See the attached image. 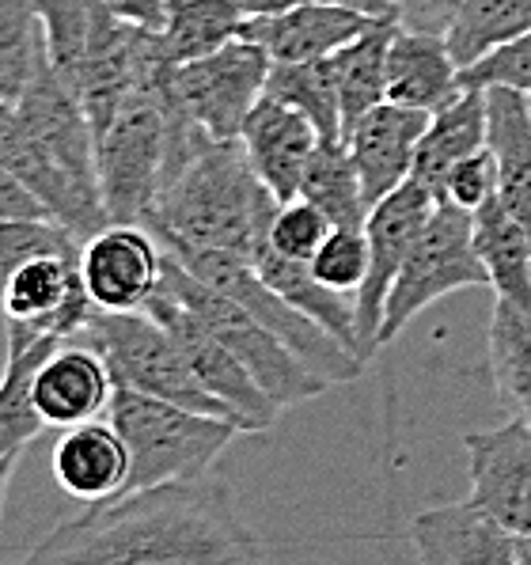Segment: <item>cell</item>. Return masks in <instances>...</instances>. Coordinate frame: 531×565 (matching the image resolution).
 <instances>
[{
  "label": "cell",
  "instance_id": "obj_4",
  "mask_svg": "<svg viewBox=\"0 0 531 565\" xmlns=\"http://www.w3.org/2000/svg\"><path fill=\"white\" fill-rule=\"evenodd\" d=\"M107 417L129 451L126 490L205 478L209 467L224 456V448L240 433L232 422L194 414L187 406L163 403V398L141 395L121 384H115Z\"/></svg>",
  "mask_w": 531,
  "mask_h": 565
},
{
  "label": "cell",
  "instance_id": "obj_39",
  "mask_svg": "<svg viewBox=\"0 0 531 565\" xmlns=\"http://www.w3.org/2000/svg\"><path fill=\"white\" fill-rule=\"evenodd\" d=\"M384 4L399 20V28L444 34V39H448L452 23H456V15L464 12L467 0H384Z\"/></svg>",
  "mask_w": 531,
  "mask_h": 565
},
{
  "label": "cell",
  "instance_id": "obj_17",
  "mask_svg": "<svg viewBox=\"0 0 531 565\" xmlns=\"http://www.w3.org/2000/svg\"><path fill=\"white\" fill-rule=\"evenodd\" d=\"M319 141H323L319 129L300 110L285 107V103L269 99V95L258 99V107L247 115L240 134L251 168H255L258 182L274 194L277 205L300 198L304 171H308Z\"/></svg>",
  "mask_w": 531,
  "mask_h": 565
},
{
  "label": "cell",
  "instance_id": "obj_2",
  "mask_svg": "<svg viewBox=\"0 0 531 565\" xmlns=\"http://www.w3.org/2000/svg\"><path fill=\"white\" fill-rule=\"evenodd\" d=\"M274 213V194L258 182L243 145L205 137L148 209L141 228L152 232L163 250L194 247L255 258Z\"/></svg>",
  "mask_w": 531,
  "mask_h": 565
},
{
  "label": "cell",
  "instance_id": "obj_6",
  "mask_svg": "<svg viewBox=\"0 0 531 565\" xmlns=\"http://www.w3.org/2000/svg\"><path fill=\"white\" fill-rule=\"evenodd\" d=\"M179 266H187L194 277H202L205 285H213L216 292L232 297L243 311L258 319L263 327L274 330L285 345L308 364L316 376H323L330 387L353 384L364 376V364L350 345L338 342L330 330H323L316 319H308L300 308H293L282 292H274L258 277V269L251 266V258L229 255V250H194V247H176L168 250Z\"/></svg>",
  "mask_w": 531,
  "mask_h": 565
},
{
  "label": "cell",
  "instance_id": "obj_5",
  "mask_svg": "<svg viewBox=\"0 0 531 565\" xmlns=\"http://www.w3.org/2000/svg\"><path fill=\"white\" fill-rule=\"evenodd\" d=\"M160 285L176 292V297L236 353L243 361V369L255 376V384L266 391V398L277 411H289V406H300V403H308V398L330 391L327 380L316 376L274 330L258 323L251 311H243L232 297H224L213 285H205L202 277H194L187 266H179L168 250H163Z\"/></svg>",
  "mask_w": 531,
  "mask_h": 565
},
{
  "label": "cell",
  "instance_id": "obj_25",
  "mask_svg": "<svg viewBox=\"0 0 531 565\" xmlns=\"http://www.w3.org/2000/svg\"><path fill=\"white\" fill-rule=\"evenodd\" d=\"M486 149V88H464L459 99L429 118L414 156V175L440 198L444 179L459 160Z\"/></svg>",
  "mask_w": 531,
  "mask_h": 565
},
{
  "label": "cell",
  "instance_id": "obj_9",
  "mask_svg": "<svg viewBox=\"0 0 531 565\" xmlns=\"http://www.w3.org/2000/svg\"><path fill=\"white\" fill-rule=\"evenodd\" d=\"M269 54L258 42L236 39L224 50L171 65L179 107L213 141H240L243 121L258 107L269 81Z\"/></svg>",
  "mask_w": 531,
  "mask_h": 565
},
{
  "label": "cell",
  "instance_id": "obj_16",
  "mask_svg": "<svg viewBox=\"0 0 531 565\" xmlns=\"http://www.w3.org/2000/svg\"><path fill=\"white\" fill-rule=\"evenodd\" d=\"M433 115L425 110L399 107V103H380L369 115H361L342 134L350 160L361 175L364 202H384L391 190H399L414 175V156L422 145V134Z\"/></svg>",
  "mask_w": 531,
  "mask_h": 565
},
{
  "label": "cell",
  "instance_id": "obj_24",
  "mask_svg": "<svg viewBox=\"0 0 531 565\" xmlns=\"http://www.w3.org/2000/svg\"><path fill=\"white\" fill-rule=\"evenodd\" d=\"M8 358L0 369V463L4 459H20V451L46 429L42 414L34 411L31 384L39 364L54 353L57 338H39L31 330L4 327Z\"/></svg>",
  "mask_w": 531,
  "mask_h": 565
},
{
  "label": "cell",
  "instance_id": "obj_20",
  "mask_svg": "<svg viewBox=\"0 0 531 565\" xmlns=\"http://www.w3.org/2000/svg\"><path fill=\"white\" fill-rule=\"evenodd\" d=\"M372 23H376L372 15L342 4H300L277 15H251L243 39L258 42L274 65H293V61L334 57Z\"/></svg>",
  "mask_w": 531,
  "mask_h": 565
},
{
  "label": "cell",
  "instance_id": "obj_27",
  "mask_svg": "<svg viewBox=\"0 0 531 565\" xmlns=\"http://www.w3.org/2000/svg\"><path fill=\"white\" fill-rule=\"evenodd\" d=\"M251 266L258 269V277L269 285L274 292H282L285 300L293 303V308H300L308 319H316L319 327L330 330V334L338 338L342 345H350L361 361L364 350H361V338H357V308H353V297H342V292L327 289V285H319L316 277H311V269L304 263H293V258H282L269 243L255 250V258H251Z\"/></svg>",
  "mask_w": 531,
  "mask_h": 565
},
{
  "label": "cell",
  "instance_id": "obj_11",
  "mask_svg": "<svg viewBox=\"0 0 531 565\" xmlns=\"http://www.w3.org/2000/svg\"><path fill=\"white\" fill-rule=\"evenodd\" d=\"M440 198L417 179H406L399 190H391L384 202L372 205L369 221H364V236H369V277H364L361 292L353 297L357 308V338H361L364 358L380 350V323H384L387 292L395 285L399 269L406 255L422 236L425 221L433 216Z\"/></svg>",
  "mask_w": 531,
  "mask_h": 565
},
{
  "label": "cell",
  "instance_id": "obj_21",
  "mask_svg": "<svg viewBox=\"0 0 531 565\" xmlns=\"http://www.w3.org/2000/svg\"><path fill=\"white\" fill-rule=\"evenodd\" d=\"M464 92V68L444 34L399 28L387 50V103L437 115Z\"/></svg>",
  "mask_w": 531,
  "mask_h": 565
},
{
  "label": "cell",
  "instance_id": "obj_7",
  "mask_svg": "<svg viewBox=\"0 0 531 565\" xmlns=\"http://www.w3.org/2000/svg\"><path fill=\"white\" fill-rule=\"evenodd\" d=\"M81 338L103 353L115 384L163 398V403L187 406L194 414L221 417V422H232L240 429L236 414L221 398L209 395L202 380L194 376V369L187 364V358H182L176 338L156 323L148 311H99L95 323Z\"/></svg>",
  "mask_w": 531,
  "mask_h": 565
},
{
  "label": "cell",
  "instance_id": "obj_23",
  "mask_svg": "<svg viewBox=\"0 0 531 565\" xmlns=\"http://www.w3.org/2000/svg\"><path fill=\"white\" fill-rule=\"evenodd\" d=\"M486 145L498 163V198L531 239V99L486 88Z\"/></svg>",
  "mask_w": 531,
  "mask_h": 565
},
{
  "label": "cell",
  "instance_id": "obj_22",
  "mask_svg": "<svg viewBox=\"0 0 531 565\" xmlns=\"http://www.w3.org/2000/svg\"><path fill=\"white\" fill-rule=\"evenodd\" d=\"M57 486L68 498L95 505V501L118 498L129 478V451L121 445L115 425L84 422L61 433L50 456Z\"/></svg>",
  "mask_w": 531,
  "mask_h": 565
},
{
  "label": "cell",
  "instance_id": "obj_43",
  "mask_svg": "<svg viewBox=\"0 0 531 565\" xmlns=\"http://www.w3.org/2000/svg\"><path fill=\"white\" fill-rule=\"evenodd\" d=\"M520 565H531V539H520Z\"/></svg>",
  "mask_w": 531,
  "mask_h": 565
},
{
  "label": "cell",
  "instance_id": "obj_30",
  "mask_svg": "<svg viewBox=\"0 0 531 565\" xmlns=\"http://www.w3.org/2000/svg\"><path fill=\"white\" fill-rule=\"evenodd\" d=\"M395 31V20H376L361 39H353L350 46H342L330 57L338 76V95H342L346 129L361 115H369L372 107L387 103V50Z\"/></svg>",
  "mask_w": 531,
  "mask_h": 565
},
{
  "label": "cell",
  "instance_id": "obj_3",
  "mask_svg": "<svg viewBox=\"0 0 531 565\" xmlns=\"http://www.w3.org/2000/svg\"><path fill=\"white\" fill-rule=\"evenodd\" d=\"M205 137L179 107L171 65H156L121 103L115 121L95 137L99 190L110 224H145L148 209Z\"/></svg>",
  "mask_w": 531,
  "mask_h": 565
},
{
  "label": "cell",
  "instance_id": "obj_44",
  "mask_svg": "<svg viewBox=\"0 0 531 565\" xmlns=\"http://www.w3.org/2000/svg\"><path fill=\"white\" fill-rule=\"evenodd\" d=\"M528 99H531V95H528Z\"/></svg>",
  "mask_w": 531,
  "mask_h": 565
},
{
  "label": "cell",
  "instance_id": "obj_1",
  "mask_svg": "<svg viewBox=\"0 0 531 565\" xmlns=\"http://www.w3.org/2000/svg\"><path fill=\"white\" fill-rule=\"evenodd\" d=\"M23 565H263L224 478L126 490L65 516Z\"/></svg>",
  "mask_w": 531,
  "mask_h": 565
},
{
  "label": "cell",
  "instance_id": "obj_28",
  "mask_svg": "<svg viewBox=\"0 0 531 565\" xmlns=\"http://www.w3.org/2000/svg\"><path fill=\"white\" fill-rule=\"evenodd\" d=\"M247 23L251 15L236 0H171L168 20L156 31V46L168 65H182L243 39Z\"/></svg>",
  "mask_w": 531,
  "mask_h": 565
},
{
  "label": "cell",
  "instance_id": "obj_35",
  "mask_svg": "<svg viewBox=\"0 0 531 565\" xmlns=\"http://www.w3.org/2000/svg\"><path fill=\"white\" fill-rule=\"evenodd\" d=\"M311 277L327 289L342 292V297H357L369 277V236L364 228H334L308 263Z\"/></svg>",
  "mask_w": 531,
  "mask_h": 565
},
{
  "label": "cell",
  "instance_id": "obj_18",
  "mask_svg": "<svg viewBox=\"0 0 531 565\" xmlns=\"http://www.w3.org/2000/svg\"><path fill=\"white\" fill-rule=\"evenodd\" d=\"M411 539L417 565H520V539L471 501L422 509Z\"/></svg>",
  "mask_w": 531,
  "mask_h": 565
},
{
  "label": "cell",
  "instance_id": "obj_33",
  "mask_svg": "<svg viewBox=\"0 0 531 565\" xmlns=\"http://www.w3.org/2000/svg\"><path fill=\"white\" fill-rule=\"evenodd\" d=\"M46 65L39 0H0V103H20Z\"/></svg>",
  "mask_w": 531,
  "mask_h": 565
},
{
  "label": "cell",
  "instance_id": "obj_14",
  "mask_svg": "<svg viewBox=\"0 0 531 565\" xmlns=\"http://www.w3.org/2000/svg\"><path fill=\"white\" fill-rule=\"evenodd\" d=\"M471 505L493 516L509 535L531 539V425L520 417L498 429L467 433Z\"/></svg>",
  "mask_w": 531,
  "mask_h": 565
},
{
  "label": "cell",
  "instance_id": "obj_26",
  "mask_svg": "<svg viewBox=\"0 0 531 565\" xmlns=\"http://www.w3.org/2000/svg\"><path fill=\"white\" fill-rule=\"evenodd\" d=\"M475 250L498 300L531 308V239L498 194L475 209Z\"/></svg>",
  "mask_w": 531,
  "mask_h": 565
},
{
  "label": "cell",
  "instance_id": "obj_15",
  "mask_svg": "<svg viewBox=\"0 0 531 565\" xmlns=\"http://www.w3.org/2000/svg\"><path fill=\"white\" fill-rule=\"evenodd\" d=\"M160 274L163 247L141 224H107L84 243V285L99 311H145Z\"/></svg>",
  "mask_w": 531,
  "mask_h": 565
},
{
  "label": "cell",
  "instance_id": "obj_37",
  "mask_svg": "<svg viewBox=\"0 0 531 565\" xmlns=\"http://www.w3.org/2000/svg\"><path fill=\"white\" fill-rule=\"evenodd\" d=\"M464 88H512L531 95V31L464 68Z\"/></svg>",
  "mask_w": 531,
  "mask_h": 565
},
{
  "label": "cell",
  "instance_id": "obj_40",
  "mask_svg": "<svg viewBox=\"0 0 531 565\" xmlns=\"http://www.w3.org/2000/svg\"><path fill=\"white\" fill-rule=\"evenodd\" d=\"M99 8H107L110 15L126 23H137V28L160 31L163 20H168V4L171 0H95Z\"/></svg>",
  "mask_w": 531,
  "mask_h": 565
},
{
  "label": "cell",
  "instance_id": "obj_36",
  "mask_svg": "<svg viewBox=\"0 0 531 565\" xmlns=\"http://www.w3.org/2000/svg\"><path fill=\"white\" fill-rule=\"evenodd\" d=\"M334 232V224L327 221L311 202L304 198H293V202L277 205L274 221H269V236L266 243L277 250L282 258H293V263L308 266L316 258V250L323 247V239Z\"/></svg>",
  "mask_w": 531,
  "mask_h": 565
},
{
  "label": "cell",
  "instance_id": "obj_8",
  "mask_svg": "<svg viewBox=\"0 0 531 565\" xmlns=\"http://www.w3.org/2000/svg\"><path fill=\"white\" fill-rule=\"evenodd\" d=\"M486 285H490V277H486V266L475 250V216L440 198L387 292L380 345L395 342L429 303L444 300L448 292L486 289Z\"/></svg>",
  "mask_w": 531,
  "mask_h": 565
},
{
  "label": "cell",
  "instance_id": "obj_29",
  "mask_svg": "<svg viewBox=\"0 0 531 565\" xmlns=\"http://www.w3.org/2000/svg\"><path fill=\"white\" fill-rule=\"evenodd\" d=\"M490 376L512 417L531 425V308L493 300L490 330Z\"/></svg>",
  "mask_w": 531,
  "mask_h": 565
},
{
  "label": "cell",
  "instance_id": "obj_31",
  "mask_svg": "<svg viewBox=\"0 0 531 565\" xmlns=\"http://www.w3.org/2000/svg\"><path fill=\"white\" fill-rule=\"evenodd\" d=\"M266 95L285 107L300 110L311 126L319 129L323 141H342L346 118H342V95H338L334 61H293V65H269Z\"/></svg>",
  "mask_w": 531,
  "mask_h": 565
},
{
  "label": "cell",
  "instance_id": "obj_38",
  "mask_svg": "<svg viewBox=\"0 0 531 565\" xmlns=\"http://www.w3.org/2000/svg\"><path fill=\"white\" fill-rule=\"evenodd\" d=\"M493 194H498V163H493L490 145L478 149L475 156H467V160H459L456 168L448 171L444 190H440V198H448L452 205L467 209V213H475V209L482 202H490Z\"/></svg>",
  "mask_w": 531,
  "mask_h": 565
},
{
  "label": "cell",
  "instance_id": "obj_32",
  "mask_svg": "<svg viewBox=\"0 0 531 565\" xmlns=\"http://www.w3.org/2000/svg\"><path fill=\"white\" fill-rule=\"evenodd\" d=\"M300 198L316 205L334 228H364L372 213L346 141H319L308 171H304Z\"/></svg>",
  "mask_w": 531,
  "mask_h": 565
},
{
  "label": "cell",
  "instance_id": "obj_41",
  "mask_svg": "<svg viewBox=\"0 0 531 565\" xmlns=\"http://www.w3.org/2000/svg\"><path fill=\"white\" fill-rule=\"evenodd\" d=\"M15 216H46V209L20 179L0 168V221H15Z\"/></svg>",
  "mask_w": 531,
  "mask_h": 565
},
{
  "label": "cell",
  "instance_id": "obj_42",
  "mask_svg": "<svg viewBox=\"0 0 531 565\" xmlns=\"http://www.w3.org/2000/svg\"><path fill=\"white\" fill-rule=\"evenodd\" d=\"M12 471H15V459H4V463H0V520H4V498H8V482H12Z\"/></svg>",
  "mask_w": 531,
  "mask_h": 565
},
{
  "label": "cell",
  "instance_id": "obj_12",
  "mask_svg": "<svg viewBox=\"0 0 531 565\" xmlns=\"http://www.w3.org/2000/svg\"><path fill=\"white\" fill-rule=\"evenodd\" d=\"M145 311L176 338V345L182 350L190 369H194V376L202 380V387L236 414L243 433H263L277 422L282 411L269 403L266 391L255 384V376L243 369V361L176 297V292L160 285V289L148 297Z\"/></svg>",
  "mask_w": 531,
  "mask_h": 565
},
{
  "label": "cell",
  "instance_id": "obj_13",
  "mask_svg": "<svg viewBox=\"0 0 531 565\" xmlns=\"http://www.w3.org/2000/svg\"><path fill=\"white\" fill-rule=\"evenodd\" d=\"M15 110H20L23 126L31 129V137L42 145V152L65 175L68 186L88 205L107 213L99 190V163H95V126L84 103L76 99V92L46 65L39 81L15 103Z\"/></svg>",
  "mask_w": 531,
  "mask_h": 565
},
{
  "label": "cell",
  "instance_id": "obj_19",
  "mask_svg": "<svg viewBox=\"0 0 531 565\" xmlns=\"http://www.w3.org/2000/svg\"><path fill=\"white\" fill-rule=\"evenodd\" d=\"M110 395H115V376L103 353L88 342H57L31 384L34 411L57 429H73L107 414Z\"/></svg>",
  "mask_w": 531,
  "mask_h": 565
},
{
  "label": "cell",
  "instance_id": "obj_34",
  "mask_svg": "<svg viewBox=\"0 0 531 565\" xmlns=\"http://www.w3.org/2000/svg\"><path fill=\"white\" fill-rule=\"evenodd\" d=\"M531 31V0H467L448 31V46L459 68H471L493 50Z\"/></svg>",
  "mask_w": 531,
  "mask_h": 565
},
{
  "label": "cell",
  "instance_id": "obj_10",
  "mask_svg": "<svg viewBox=\"0 0 531 565\" xmlns=\"http://www.w3.org/2000/svg\"><path fill=\"white\" fill-rule=\"evenodd\" d=\"M4 327L31 330L39 338L73 342L95 323L99 308L84 285V243L34 255L0 277Z\"/></svg>",
  "mask_w": 531,
  "mask_h": 565
}]
</instances>
